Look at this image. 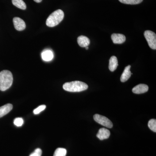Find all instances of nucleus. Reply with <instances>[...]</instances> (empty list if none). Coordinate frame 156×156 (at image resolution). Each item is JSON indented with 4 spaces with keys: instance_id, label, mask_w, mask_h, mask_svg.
<instances>
[{
    "instance_id": "19",
    "label": "nucleus",
    "mask_w": 156,
    "mask_h": 156,
    "mask_svg": "<svg viewBox=\"0 0 156 156\" xmlns=\"http://www.w3.org/2000/svg\"><path fill=\"white\" fill-rule=\"evenodd\" d=\"M14 123L17 127H20L23 124V120L21 118H16L14 120Z\"/></svg>"
},
{
    "instance_id": "14",
    "label": "nucleus",
    "mask_w": 156,
    "mask_h": 156,
    "mask_svg": "<svg viewBox=\"0 0 156 156\" xmlns=\"http://www.w3.org/2000/svg\"><path fill=\"white\" fill-rule=\"evenodd\" d=\"M41 56L44 61H50L53 58V53L51 50H46L42 52Z\"/></svg>"
},
{
    "instance_id": "23",
    "label": "nucleus",
    "mask_w": 156,
    "mask_h": 156,
    "mask_svg": "<svg viewBox=\"0 0 156 156\" xmlns=\"http://www.w3.org/2000/svg\"><path fill=\"white\" fill-rule=\"evenodd\" d=\"M86 50H88V49H89V48H88V47H86Z\"/></svg>"
},
{
    "instance_id": "22",
    "label": "nucleus",
    "mask_w": 156,
    "mask_h": 156,
    "mask_svg": "<svg viewBox=\"0 0 156 156\" xmlns=\"http://www.w3.org/2000/svg\"><path fill=\"white\" fill-rule=\"evenodd\" d=\"M34 2L37 3H40L42 2V0H34Z\"/></svg>"
},
{
    "instance_id": "21",
    "label": "nucleus",
    "mask_w": 156,
    "mask_h": 156,
    "mask_svg": "<svg viewBox=\"0 0 156 156\" xmlns=\"http://www.w3.org/2000/svg\"><path fill=\"white\" fill-rule=\"evenodd\" d=\"M42 151L40 148H37L34 152L31 154L30 156H41Z\"/></svg>"
},
{
    "instance_id": "18",
    "label": "nucleus",
    "mask_w": 156,
    "mask_h": 156,
    "mask_svg": "<svg viewBox=\"0 0 156 156\" xmlns=\"http://www.w3.org/2000/svg\"><path fill=\"white\" fill-rule=\"evenodd\" d=\"M148 126L151 131L156 132V120L154 119H152L149 121Z\"/></svg>"
},
{
    "instance_id": "11",
    "label": "nucleus",
    "mask_w": 156,
    "mask_h": 156,
    "mask_svg": "<svg viewBox=\"0 0 156 156\" xmlns=\"http://www.w3.org/2000/svg\"><path fill=\"white\" fill-rule=\"evenodd\" d=\"M77 42L80 47L86 48L90 44V40L87 37L80 36L78 37Z\"/></svg>"
},
{
    "instance_id": "16",
    "label": "nucleus",
    "mask_w": 156,
    "mask_h": 156,
    "mask_svg": "<svg viewBox=\"0 0 156 156\" xmlns=\"http://www.w3.org/2000/svg\"><path fill=\"white\" fill-rule=\"evenodd\" d=\"M67 153V151L63 148H58L56 149L54 152L53 156H66Z\"/></svg>"
},
{
    "instance_id": "17",
    "label": "nucleus",
    "mask_w": 156,
    "mask_h": 156,
    "mask_svg": "<svg viewBox=\"0 0 156 156\" xmlns=\"http://www.w3.org/2000/svg\"><path fill=\"white\" fill-rule=\"evenodd\" d=\"M143 0H119L120 2L127 5H137L142 2Z\"/></svg>"
},
{
    "instance_id": "5",
    "label": "nucleus",
    "mask_w": 156,
    "mask_h": 156,
    "mask_svg": "<svg viewBox=\"0 0 156 156\" xmlns=\"http://www.w3.org/2000/svg\"><path fill=\"white\" fill-rule=\"evenodd\" d=\"M95 122L101 126L107 128H111L113 127V124L108 118L100 115L95 114L93 116Z\"/></svg>"
},
{
    "instance_id": "6",
    "label": "nucleus",
    "mask_w": 156,
    "mask_h": 156,
    "mask_svg": "<svg viewBox=\"0 0 156 156\" xmlns=\"http://www.w3.org/2000/svg\"><path fill=\"white\" fill-rule=\"evenodd\" d=\"M13 23L16 30L22 31L26 28V26L25 22L20 17H14L13 19Z\"/></svg>"
},
{
    "instance_id": "8",
    "label": "nucleus",
    "mask_w": 156,
    "mask_h": 156,
    "mask_svg": "<svg viewBox=\"0 0 156 156\" xmlns=\"http://www.w3.org/2000/svg\"><path fill=\"white\" fill-rule=\"evenodd\" d=\"M148 87L147 85L140 84L137 85L132 89V92L135 94H140L145 93L148 90Z\"/></svg>"
},
{
    "instance_id": "10",
    "label": "nucleus",
    "mask_w": 156,
    "mask_h": 156,
    "mask_svg": "<svg viewBox=\"0 0 156 156\" xmlns=\"http://www.w3.org/2000/svg\"><path fill=\"white\" fill-rule=\"evenodd\" d=\"M131 67V66L128 65V66H126L125 68V70L123 71L122 74L121 76V79H120L121 82L122 83L126 82L130 78L131 75L132 74L130 71Z\"/></svg>"
},
{
    "instance_id": "9",
    "label": "nucleus",
    "mask_w": 156,
    "mask_h": 156,
    "mask_svg": "<svg viewBox=\"0 0 156 156\" xmlns=\"http://www.w3.org/2000/svg\"><path fill=\"white\" fill-rule=\"evenodd\" d=\"M110 135V132L108 129L105 128H101L99 129L96 136L100 140L107 139Z\"/></svg>"
},
{
    "instance_id": "1",
    "label": "nucleus",
    "mask_w": 156,
    "mask_h": 156,
    "mask_svg": "<svg viewBox=\"0 0 156 156\" xmlns=\"http://www.w3.org/2000/svg\"><path fill=\"white\" fill-rule=\"evenodd\" d=\"M13 75L10 71H2L0 72V90L5 91L9 89L13 83Z\"/></svg>"
},
{
    "instance_id": "7",
    "label": "nucleus",
    "mask_w": 156,
    "mask_h": 156,
    "mask_svg": "<svg viewBox=\"0 0 156 156\" xmlns=\"http://www.w3.org/2000/svg\"><path fill=\"white\" fill-rule=\"evenodd\" d=\"M111 38L112 41L115 44H122L126 41V36L122 34H112Z\"/></svg>"
},
{
    "instance_id": "13",
    "label": "nucleus",
    "mask_w": 156,
    "mask_h": 156,
    "mask_svg": "<svg viewBox=\"0 0 156 156\" xmlns=\"http://www.w3.org/2000/svg\"><path fill=\"white\" fill-rule=\"evenodd\" d=\"M118 66V61L115 56H112L111 57L109 64V69L111 72L114 71Z\"/></svg>"
},
{
    "instance_id": "12",
    "label": "nucleus",
    "mask_w": 156,
    "mask_h": 156,
    "mask_svg": "<svg viewBox=\"0 0 156 156\" xmlns=\"http://www.w3.org/2000/svg\"><path fill=\"white\" fill-rule=\"evenodd\" d=\"M13 108V105L11 104H7L0 107V118L9 113Z\"/></svg>"
},
{
    "instance_id": "20",
    "label": "nucleus",
    "mask_w": 156,
    "mask_h": 156,
    "mask_svg": "<svg viewBox=\"0 0 156 156\" xmlns=\"http://www.w3.org/2000/svg\"><path fill=\"white\" fill-rule=\"evenodd\" d=\"M46 106L45 105H41L38 107L37 108L34 110V113L35 115L38 114L40 112L44 111L46 108Z\"/></svg>"
},
{
    "instance_id": "2",
    "label": "nucleus",
    "mask_w": 156,
    "mask_h": 156,
    "mask_svg": "<svg viewBox=\"0 0 156 156\" xmlns=\"http://www.w3.org/2000/svg\"><path fill=\"white\" fill-rule=\"evenodd\" d=\"M88 88V86L87 84L79 81L66 83L63 86V89L69 92H82L87 90Z\"/></svg>"
},
{
    "instance_id": "4",
    "label": "nucleus",
    "mask_w": 156,
    "mask_h": 156,
    "mask_svg": "<svg viewBox=\"0 0 156 156\" xmlns=\"http://www.w3.org/2000/svg\"><path fill=\"white\" fill-rule=\"evenodd\" d=\"M144 36L147 41L148 44L151 49H156V35L155 33L151 30H146Z\"/></svg>"
},
{
    "instance_id": "3",
    "label": "nucleus",
    "mask_w": 156,
    "mask_h": 156,
    "mask_svg": "<svg viewBox=\"0 0 156 156\" xmlns=\"http://www.w3.org/2000/svg\"><path fill=\"white\" fill-rule=\"evenodd\" d=\"M63 11L60 9L56 10L48 17L46 20V24L49 27H54L58 25L64 18Z\"/></svg>"
},
{
    "instance_id": "15",
    "label": "nucleus",
    "mask_w": 156,
    "mask_h": 156,
    "mask_svg": "<svg viewBox=\"0 0 156 156\" xmlns=\"http://www.w3.org/2000/svg\"><path fill=\"white\" fill-rule=\"evenodd\" d=\"M12 4L18 9L25 10L27 8L26 5L23 0H12Z\"/></svg>"
}]
</instances>
